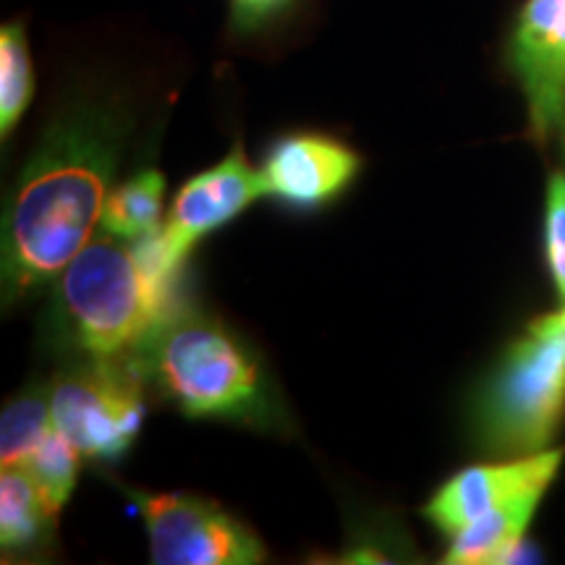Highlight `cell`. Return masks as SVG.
Segmentation results:
<instances>
[{
	"instance_id": "cell-14",
	"label": "cell",
	"mask_w": 565,
	"mask_h": 565,
	"mask_svg": "<svg viewBox=\"0 0 565 565\" xmlns=\"http://www.w3.org/2000/svg\"><path fill=\"white\" fill-rule=\"evenodd\" d=\"M34 92V71L24 24L9 21L0 30V134L17 129Z\"/></svg>"
},
{
	"instance_id": "cell-6",
	"label": "cell",
	"mask_w": 565,
	"mask_h": 565,
	"mask_svg": "<svg viewBox=\"0 0 565 565\" xmlns=\"http://www.w3.org/2000/svg\"><path fill=\"white\" fill-rule=\"evenodd\" d=\"M139 505L158 565H257L267 550L249 526L196 494L126 490Z\"/></svg>"
},
{
	"instance_id": "cell-13",
	"label": "cell",
	"mask_w": 565,
	"mask_h": 565,
	"mask_svg": "<svg viewBox=\"0 0 565 565\" xmlns=\"http://www.w3.org/2000/svg\"><path fill=\"white\" fill-rule=\"evenodd\" d=\"M166 179L158 171H141L116 189L103 207V231L124 242H137L160 228Z\"/></svg>"
},
{
	"instance_id": "cell-5",
	"label": "cell",
	"mask_w": 565,
	"mask_h": 565,
	"mask_svg": "<svg viewBox=\"0 0 565 565\" xmlns=\"http://www.w3.org/2000/svg\"><path fill=\"white\" fill-rule=\"evenodd\" d=\"M145 372L129 359H92L61 374L51 387V412L61 429L84 458L113 461L137 440L145 422Z\"/></svg>"
},
{
	"instance_id": "cell-9",
	"label": "cell",
	"mask_w": 565,
	"mask_h": 565,
	"mask_svg": "<svg viewBox=\"0 0 565 565\" xmlns=\"http://www.w3.org/2000/svg\"><path fill=\"white\" fill-rule=\"evenodd\" d=\"M565 448H547L540 454L513 456L500 463L469 466L450 477L424 508V515L437 532L456 536L479 515L524 492H547L561 471Z\"/></svg>"
},
{
	"instance_id": "cell-4",
	"label": "cell",
	"mask_w": 565,
	"mask_h": 565,
	"mask_svg": "<svg viewBox=\"0 0 565 565\" xmlns=\"http://www.w3.org/2000/svg\"><path fill=\"white\" fill-rule=\"evenodd\" d=\"M565 416V309L526 328L475 404V433L484 450L513 458L547 450Z\"/></svg>"
},
{
	"instance_id": "cell-7",
	"label": "cell",
	"mask_w": 565,
	"mask_h": 565,
	"mask_svg": "<svg viewBox=\"0 0 565 565\" xmlns=\"http://www.w3.org/2000/svg\"><path fill=\"white\" fill-rule=\"evenodd\" d=\"M259 196H267L263 173L249 166L242 147H233L228 158L189 179L175 194L166 225L158 228L166 263L181 273L196 242L242 215Z\"/></svg>"
},
{
	"instance_id": "cell-3",
	"label": "cell",
	"mask_w": 565,
	"mask_h": 565,
	"mask_svg": "<svg viewBox=\"0 0 565 565\" xmlns=\"http://www.w3.org/2000/svg\"><path fill=\"white\" fill-rule=\"evenodd\" d=\"M175 286L141 257L134 242L103 236L76 254L58 275V299L68 333L92 359L137 351L175 312Z\"/></svg>"
},
{
	"instance_id": "cell-8",
	"label": "cell",
	"mask_w": 565,
	"mask_h": 565,
	"mask_svg": "<svg viewBox=\"0 0 565 565\" xmlns=\"http://www.w3.org/2000/svg\"><path fill=\"white\" fill-rule=\"evenodd\" d=\"M513 71L540 141L565 129V0H526L511 42Z\"/></svg>"
},
{
	"instance_id": "cell-2",
	"label": "cell",
	"mask_w": 565,
	"mask_h": 565,
	"mask_svg": "<svg viewBox=\"0 0 565 565\" xmlns=\"http://www.w3.org/2000/svg\"><path fill=\"white\" fill-rule=\"evenodd\" d=\"M141 372L194 419L273 427L280 412L263 364L225 328L196 312H175L141 345Z\"/></svg>"
},
{
	"instance_id": "cell-12",
	"label": "cell",
	"mask_w": 565,
	"mask_h": 565,
	"mask_svg": "<svg viewBox=\"0 0 565 565\" xmlns=\"http://www.w3.org/2000/svg\"><path fill=\"white\" fill-rule=\"evenodd\" d=\"M55 513L30 471L3 466L0 475V547L6 555H24L51 540Z\"/></svg>"
},
{
	"instance_id": "cell-19",
	"label": "cell",
	"mask_w": 565,
	"mask_h": 565,
	"mask_svg": "<svg viewBox=\"0 0 565 565\" xmlns=\"http://www.w3.org/2000/svg\"><path fill=\"white\" fill-rule=\"evenodd\" d=\"M534 561H540V550H536L534 545H529L526 536H524V540L515 542L513 547H508L505 553L500 555L498 565H503V563H534Z\"/></svg>"
},
{
	"instance_id": "cell-17",
	"label": "cell",
	"mask_w": 565,
	"mask_h": 565,
	"mask_svg": "<svg viewBox=\"0 0 565 565\" xmlns=\"http://www.w3.org/2000/svg\"><path fill=\"white\" fill-rule=\"evenodd\" d=\"M545 252L555 288L565 303V173H553L545 207Z\"/></svg>"
},
{
	"instance_id": "cell-1",
	"label": "cell",
	"mask_w": 565,
	"mask_h": 565,
	"mask_svg": "<svg viewBox=\"0 0 565 565\" xmlns=\"http://www.w3.org/2000/svg\"><path fill=\"white\" fill-rule=\"evenodd\" d=\"M126 134L129 113L108 97H79L53 118L6 215V301L58 278L89 244Z\"/></svg>"
},
{
	"instance_id": "cell-15",
	"label": "cell",
	"mask_w": 565,
	"mask_h": 565,
	"mask_svg": "<svg viewBox=\"0 0 565 565\" xmlns=\"http://www.w3.org/2000/svg\"><path fill=\"white\" fill-rule=\"evenodd\" d=\"M84 454L68 440L61 429H53L42 437V443L32 450L30 458L21 463V469L30 471V477L45 494L47 505L55 513L66 505V500L74 492L76 479H79V463Z\"/></svg>"
},
{
	"instance_id": "cell-20",
	"label": "cell",
	"mask_w": 565,
	"mask_h": 565,
	"mask_svg": "<svg viewBox=\"0 0 565 565\" xmlns=\"http://www.w3.org/2000/svg\"><path fill=\"white\" fill-rule=\"evenodd\" d=\"M563 309H565V303H563Z\"/></svg>"
},
{
	"instance_id": "cell-10",
	"label": "cell",
	"mask_w": 565,
	"mask_h": 565,
	"mask_svg": "<svg viewBox=\"0 0 565 565\" xmlns=\"http://www.w3.org/2000/svg\"><path fill=\"white\" fill-rule=\"evenodd\" d=\"M362 158L322 134H291L275 141L263 173L267 196L299 210H315L341 196L356 179Z\"/></svg>"
},
{
	"instance_id": "cell-16",
	"label": "cell",
	"mask_w": 565,
	"mask_h": 565,
	"mask_svg": "<svg viewBox=\"0 0 565 565\" xmlns=\"http://www.w3.org/2000/svg\"><path fill=\"white\" fill-rule=\"evenodd\" d=\"M51 429V398L38 391L13 398L0 416V461L3 466H21Z\"/></svg>"
},
{
	"instance_id": "cell-11",
	"label": "cell",
	"mask_w": 565,
	"mask_h": 565,
	"mask_svg": "<svg viewBox=\"0 0 565 565\" xmlns=\"http://www.w3.org/2000/svg\"><path fill=\"white\" fill-rule=\"evenodd\" d=\"M540 490L524 492L519 498L505 500L492 511L479 515L469 526L461 529L456 536H450V547L445 553L443 563L448 565H498L500 555L515 542L526 536V529L532 524L536 508L542 503Z\"/></svg>"
},
{
	"instance_id": "cell-18",
	"label": "cell",
	"mask_w": 565,
	"mask_h": 565,
	"mask_svg": "<svg viewBox=\"0 0 565 565\" xmlns=\"http://www.w3.org/2000/svg\"><path fill=\"white\" fill-rule=\"evenodd\" d=\"M288 0H231L233 6V19L238 26L249 30V26L263 24L265 19H270L275 11H280Z\"/></svg>"
}]
</instances>
